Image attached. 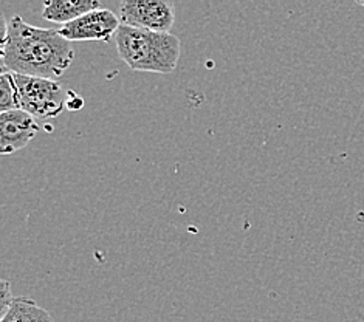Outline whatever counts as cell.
<instances>
[{
	"label": "cell",
	"mask_w": 364,
	"mask_h": 322,
	"mask_svg": "<svg viewBox=\"0 0 364 322\" xmlns=\"http://www.w3.org/2000/svg\"><path fill=\"white\" fill-rule=\"evenodd\" d=\"M2 73L53 80L63 76L75 59L72 42L59 30L39 28L21 16L8 21L6 38L0 42Z\"/></svg>",
	"instance_id": "cell-1"
},
{
	"label": "cell",
	"mask_w": 364,
	"mask_h": 322,
	"mask_svg": "<svg viewBox=\"0 0 364 322\" xmlns=\"http://www.w3.org/2000/svg\"><path fill=\"white\" fill-rule=\"evenodd\" d=\"M121 60L134 72L166 75L178 64L181 43L171 33H155L121 25L115 34Z\"/></svg>",
	"instance_id": "cell-2"
},
{
	"label": "cell",
	"mask_w": 364,
	"mask_h": 322,
	"mask_svg": "<svg viewBox=\"0 0 364 322\" xmlns=\"http://www.w3.org/2000/svg\"><path fill=\"white\" fill-rule=\"evenodd\" d=\"M19 92L21 109L36 119L58 117L65 107L67 97L63 85L53 80L11 73Z\"/></svg>",
	"instance_id": "cell-3"
},
{
	"label": "cell",
	"mask_w": 364,
	"mask_h": 322,
	"mask_svg": "<svg viewBox=\"0 0 364 322\" xmlns=\"http://www.w3.org/2000/svg\"><path fill=\"white\" fill-rule=\"evenodd\" d=\"M121 25L155 33H169L176 22L169 0H124L119 5Z\"/></svg>",
	"instance_id": "cell-4"
},
{
	"label": "cell",
	"mask_w": 364,
	"mask_h": 322,
	"mask_svg": "<svg viewBox=\"0 0 364 322\" xmlns=\"http://www.w3.org/2000/svg\"><path fill=\"white\" fill-rule=\"evenodd\" d=\"M119 27L121 21L115 16V13L106 10V8H101V10H95L89 14H84L80 19L63 25V27L59 28V33L70 42H107L112 36L115 38Z\"/></svg>",
	"instance_id": "cell-5"
},
{
	"label": "cell",
	"mask_w": 364,
	"mask_h": 322,
	"mask_svg": "<svg viewBox=\"0 0 364 322\" xmlns=\"http://www.w3.org/2000/svg\"><path fill=\"white\" fill-rule=\"evenodd\" d=\"M39 129L38 119L22 109L0 113V154L11 155L25 149Z\"/></svg>",
	"instance_id": "cell-6"
},
{
	"label": "cell",
	"mask_w": 364,
	"mask_h": 322,
	"mask_svg": "<svg viewBox=\"0 0 364 322\" xmlns=\"http://www.w3.org/2000/svg\"><path fill=\"white\" fill-rule=\"evenodd\" d=\"M101 8L98 0H48L44 4L42 17L48 22L67 25Z\"/></svg>",
	"instance_id": "cell-7"
},
{
	"label": "cell",
	"mask_w": 364,
	"mask_h": 322,
	"mask_svg": "<svg viewBox=\"0 0 364 322\" xmlns=\"http://www.w3.org/2000/svg\"><path fill=\"white\" fill-rule=\"evenodd\" d=\"M0 322H55L50 313L30 298H14L11 307L0 318Z\"/></svg>",
	"instance_id": "cell-8"
},
{
	"label": "cell",
	"mask_w": 364,
	"mask_h": 322,
	"mask_svg": "<svg viewBox=\"0 0 364 322\" xmlns=\"http://www.w3.org/2000/svg\"><path fill=\"white\" fill-rule=\"evenodd\" d=\"M19 92L14 82V77L11 73H2L0 76V112H11L19 110Z\"/></svg>",
	"instance_id": "cell-9"
},
{
	"label": "cell",
	"mask_w": 364,
	"mask_h": 322,
	"mask_svg": "<svg viewBox=\"0 0 364 322\" xmlns=\"http://www.w3.org/2000/svg\"><path fill=\"white\" fill-rule=\"evenodd\" d=\"M14 296L11 293V285L8 281H0V318H2L8 308L11 307Z\"/></svg>",
	"instance_id": "cell-10"
},
{
	"label": "cell",
	"mask_w": 364,
	"mask_h": 322,
	"mask_svg": "<svg viewBox=\"0 0 364 322\" xmlns=\"http://www.w3.org/2000/svg\"><path fill=\"white\" fill-rule=\"evenodd\" d=\"M84 106V101H82V98L80 97V95H76V93H73V92H68L67 93V101H65V107L68 109V110H80L81 107Z\"/></svg>",
	"instance_id": "cell-11"
},
{
	"label": "cell",
	"mask_w": 364,
	"mask_h": 322,
	"mask_svg": "<svg viewBox=\"0 0 364 322\" xmlns=\"http://www.w3.org/2000/svg\"><path fill=\"white\" fill-rule=\"evenodd\" d=\"M358 4H360L363 8H364V2H358Z\"/></svg>",
	"instance_id": "cell-12"
}]
</instances>
